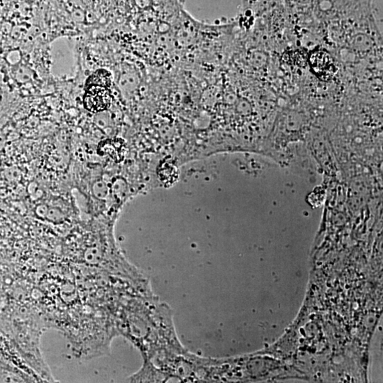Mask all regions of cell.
<instances>
[{
	"mask_svg": "<svg viewBox=\"0 0 383 383\" xmlns=\"http://www.w3.org/2000/svg\"><path fill=\"white\" fill-rule=\"evenodd\" d=\"M111 83L110 74L107 70H98L87 79L86 85H97L110 88Z\"/></svg>",
	"mask_w": 383,
	"mask_h": 383,
	"instance_id": "obj_3",
	"label": "cell"
},
{
	"mask_svg": "<svg viewBox=\"0 0 383 383\" xmlns=\"http://www.w3.org/2000/svg\"><path fill=\"white\" fill-rule=\"evenodd\" d=\"M312 62L315 70L324 75H328L329 70H333V63L330 56L324 52H319L313 55L312 56Z\"/></svg>",
	"mask_w": 383,
	"mask_h": 383,
	"instance_id": "obj_2",
	"label": "cell"
},
{
	"mask_svg": "<svg viewBox=\"0 0 383 383\" xmlns=\"http://www.w3.org/2000/svg\"><path fill=\"white\" fill-rule=\"evenodd\" d=\"M112 103V95L109 87L97 85H86L84 96V106L91 112L107 110Z\"/></svg>",
	"mask_w": 383,
	"mask_h": 383,
	"instance_id": "obj_1",
	"label": "cell"
}]
</instances>
